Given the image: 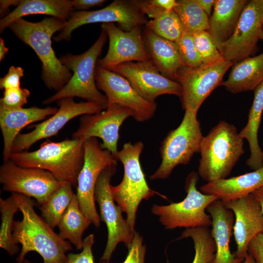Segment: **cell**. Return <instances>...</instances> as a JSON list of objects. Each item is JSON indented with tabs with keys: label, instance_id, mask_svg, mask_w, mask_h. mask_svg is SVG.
<instances>
[{
	"label": "cell",
	"instance_id": "6da1fadb",
	"mask_svg": "<svg viewBox=\"0 0 263 263\" xmlns=\"http://www.w3.org/2000/svg\"><path fill=\"white\" fill-rule=\"evenodd\" d=\"M12 194L22 214L21 220L14 221L13 227L14 241L21 245L17 263H23L28 252L35 251L42 257L43 263H65L66 253L72 249L70 243L37 214L35 203L29 197L18 193Z\"/></svg>",
	"mask_w": 263,
	"mask_h": 263
},
{
	"label": "cell",
	"instance_id": "7a4b0ae2",
	"mask_svg": "<svg viewBox=\"0 0 263 263\" xmlns=\"http://www.w3.org/2000/svg\"><path fill=\"white\" fill-rule=\"evenodd\" d=\"M63 27L64 22L52 17L38 22L22 18L9 27L18 38L35 51L42 63V80L48 89L56 92L60 90L72 76V73L56 57L52 45L53 35L60 32Z\"/></svg>",
	"mask_w": 263,
	"mask_h": 263
},
{
	"label": "cell",
	"instance_id": "3957f363",
	"mask_svg": "<svg viewBox=\"0 0 263 263\" xmlns=\"http://www.w3.org/2000/svg\"><path fill=\"white\" fill-rule=\"evenodd\" d=\"M84 141L74 138L60 142L47 140L33 151L12 152L9 159L21 167L47 170L60 182L76 187L84 163Z\"/></svg>",
	"mask_w": 263,
	"mask_h": 263
},
{
	"label": "cell",
	"instance_id": "277c9868",
	"mask_svg": "<svg viewBox=\"0 0 263 263\" xmlns=\"http://www.w3.org/2000/svg\"><path fill=\"white\" fill-rule=\"evenodd\" d=\"M198 173L207 183L226 178L244 153V139L236 128L224 120L204 136Z\"/></svg>",
	"mask_w": 263,
	"mask_h": 263
},
{
	"label": "cell",
	"instance_id": "5b68a950",
	"mask_svg": "<svg viewBox=\"0 0 263 263\" xmlns=\"http://www.w3.org/2000/svg\"><path fill=\"white\" fill-rule=\"evenodd\" d=\"M107 37L105 30L102 29L97 40L86 51L80 55L68 53L59 58L61 63L72 71V76L60 90L45 99L43 104H49L63 98L77 97L107 109V97L98 89L95 78L98 58Z\"/></svg>",
	"mask_w": 263,
	"mask_h": 263
},
{
	"label": "cell",
	"instance_id": "8992f818",
	"mask_svg": "<svg viewBox=\"0 0 263 263\" xmlns=\"http://www.w3.org/2000/svg\"><path fill=\"white\" fill-rule=\"evenodd\" d=\"M144 148L140 141L125 143L122 149L113 155L124 167L122 180L118 185L111 186L113 199L126 214V220L134 230L136 212L140 203L147 200L156 192L150 189L146 180L140 162Z\"/></svg>",
	"mask_w": 263,
	"mask_h": 263
},
{
	"label": "cell",
	"instance_id": "52a82bcc",
	"mask_svg": "<svg viewBox=\"0 0 263 263\" xmlns=\"http://www.w3.org/2000/svg\"><path fill=\"white\" fill-rule=\"evenodd\" d=\"M198 176V173L192 171L187 176L185 186L187 194L183 201L168 205L152 206L151 212L158 217L165 229L208 227L211 225V217L206 210L210 204L219 198L197 189Z\"/></svg>",
	"mask_w": 263,
	"mask_h": 263
},
{
	"label": "cell",
	"instance_id": "ba28073f",
	"mask_svg": "<svg viewBox=\"0 0 263 263\" xmlns=\"http://www.w3.org/2000/svg\"><path fill=\"white\" fill-rule=\"evenodd\" d=\"M197 113L186 110L180 125L170 131L161 143V162L150 176L152 180L165 179L179 165L188 164L196 153L200 152L203 135Z\"/></svg>",
	"mask_w": 263,
	"mask_h": 263
},
{
	"label": "cell",
	"instance_id": "9c48e42d",
	"mask_svg": "<svg viewBox=\"0 0 263 263\" xmlns=\"http://www.w3.org/2000/svg\"><path fill=\"white\" fill-rule=\"evenodd\" d=\"M116 165L104 169L100 174L95 188L94 199L99 207L100 219L106 225L108 239L106 247L100 260L101 263H109L119 243L128 248L131 244L135 230L122 215L120 207L115 203L111 189V180L116 172Z\"/></svg>",
	"mask_w": 263,
	"mask_h": 263
},
{
	"label": "cell",
	"instance_id": "30bf717a",
	"mask_svg": "<svg viewBox=\"0 0 263 263\" xmlns=\"http://www.w3.org/2000/svg\"><path fill=\"white\" fill-rule=\"evenodd\" d=\"M148 21L140 8L138 0H114L98 10L74 11L54 40L69 41L75 30L87 24L117 22L121 29L130 31L136 26L146 25Z\"/></svg>",
	"mask_w": 263,
	"mask_h": 263
},
{
	"label": "cell",
	"instance_id": "8fae6325",
	"mask_svg": "<svg viewBox=\"0 0 263 263\" xmlns=\"http://www.w3.org/2000/svg\"><path fill=\"white\" fill-rule=\"evenodd\" d=\"M84 149V163L77 177L76 195L83 214L98 227L101 219L95 205V186L102 171L109 166L117 165V160L110 151L101 148L96 138L85 140Z\"/></svg>",
	"mask_w": 263,
	"mask_h": 263
},
{
	"label": "cell",
	"instance_id": "7c38bea8",
	"mask_svg": "<svg viewBox=\"0 0 263 263\" xmlns=\"http://www.w3.org/2000/svg\"><path fill=\"white\" fill-rule=\"evenodd\" d=\"M234 63L221 60L189 68L184 67L180 72L177 82L182 89V107L198 113L205 100L217 87L222 85L223 77Z\"/></svg>",
	"mask_w": 263,
	"mask_h": 263
},
{
	"label": "cell",
	"instance_id": "4fadbf2b",
	"mask_svg": "<svg viewBox=\"0 0 263 263\" xmlns=\"http://www.w3.org/2000/svg\"><path fill=\"white\" fill-rule=\"evenodd\" d=\"M0 183L3 190L33 197L38 205L63 183L47 170L21 167L10 159L3 161L0 166Z\"/></svg>",
	"mask_w": 263,
	"mask_h": 263
},
{
	"label": "cell",
	"instance_id": "5bb4252c",
	"mask_svg": "<svg viewBox=\"0 0 263 263\" xmlns=\"http://www.w3.org/2000/svg\"><path fill=\"white\" fill-rule=\"evenodd\" d=\"M263 24L262 0H248L233 34L223 45L224 58L235 63L253 56L259 50L257 44Z\"/></svg>",
	"mask_w": 263,
	"mask_h": 263
},
{
	"label": "cell",
	"instance_id": "9a60e30c",
	"mask_svg": "<svg viewBox=\"0 0 263 263\" xmlns=\"http://www.w3.org/2000/svg\"><path fill=\"white\" fill-rule=\"evenodd\" d=\"M58 111L42 122L31 126L30 132L20 133L15 138L12 147V153L26 150L32 145L43 139L56 135L69 121L85 114L101 112L103 108L92 102H76L73 97L63 98L57 101Z\"/></svg>",
	"mask_w": 263,
	"mask_h": 263
},
{
	"label": "cell",
	"instance_id": "2e32d148",
	"mask_svg": "<svg viewBox=\"0 0 263 263\" xmlns=\"http://www.w3.org/2000/svg\"><path fill=\"white\" fill-rule=\"evenodd\" d=\"M108 70L125 78L137 93L148 101L155 102L157 97L167 94L182 97L180 84L164 76L152 60L124 63Z\"/></svg>",
	"mask_w": 263,
	"mask_h": 263
},
{
	"label": "cell",
	"instance_id": "e0dca14e",
	"mask_svg": "<svg viewBox=\"0 0 263 263\" xmlns=\"http://www.w3.org/2000/svg\"><path fill=\"white\" fill-rule=\"evenodd\" d=\"M95 78L98 89L105 93L107 107L118 104L128 108L133 113L134 119L140 122L148 121L154 116L156 103L142 97L120 75L97 65Z\"/></svg>",
	"mask_w": 263,
	"mask_h": 263
},
{
	"label": "cell",
	"instance_id": "ac0fdd59",
	"mask_svg": "<svg viewBox=\"0 0 263 263\" xmlns=\"http://www.w3.org/2000/svg\"><path fill=\"white\" fill-rule=\"evenodd\" d=\"M131 116H133L132 111L118 104L109 106L106 111L97 113L83 115L72 138L85 141L91 138H99L102 141L101 148L114 155L118 152L120 127Z\"/></svg>",
	"mask_w": 263,
	"mask_h": 263
},
{
	"label": "cell",
	"instance_id": "d6986e66",
	"mask_svg": "<svg viewBox=\"0 0 263 263\" xmlns=\"http://www.w3.org/2000/svg\"><path fill=\"white\" fill-rule=\"evenodd\" d=\"M101 28L107 34L109 46L105 56L98 60V66L108 70L124 63L151 60L141 26L125 31L114 23H102Z\"/></svg>",
	"mask_w": 263,
	"mask_h": 263
},
{
	"label": "cell",
	"instance_id": "ffe728a7",
	"mask_svg": "<svg viewBox=\"0 0 263 263\" xmlns=\"http://www.w3.org/2000/svg\"><path fill=\"white\" fill-rule=\"evenodd\" d=\"M234 213L233 234L237 245L236 259L244 261L250 243L263 232V214L252 193L238 199L224 202Z\"/></svg>",
	"mask_w": 263,
	"mask_h": 263
},
{
	"label": "cell",
	"instance_id": "44dd1931",
	"mask_svg": "<svg viewBox=\"0 0 263 263\" xmlns=\"http://www.w3.org/2000/svg\"><path fill=\"white\" fill-rule=\"evenodd\" d=\"M58 109L56 107L41 108L35 106L10 108L0 105V128L3 140V161L9 159L13 143L23 128L52 116Z\"/></svg>",
	"mask_w": 263,
	"mask_h": 263
},
{
	"label": "cell",
	"instance_id": "7402d4cb",
	"mask_svg": "<svg viewBox=\"0 0 263 263\" xmlns=\"http://www.w3.org/2000/svg\"><path fill=\"white\" fill-rule=\"evenodd\" d=\"M207 210L211 217V234L216 247L214 263H241L243 261L236 259L230 248L234 213L220 199L210 204Z\"/></svg>",
	"mask_w": 263,
	"mask_h": 263
},
{
	"label": "cell",
	"instance_id": "603a6c76",
	"mask_svg": "<svg viewBox=\"0 0 263 263\" xmlns=\"http://www.w3.org/2000/svg\"><path fill=\"white\" fill-rule=\"evenodd\" d=\"M263 186V167L252 172L202 185L200 191L217 196L223 202L236 200Z\"/></svg>",
	"mask_w": 263,
	"mask_h": 263
},
{
	"label": "cell",
	"instance_id": "cb8c5ba5",
	"mask_svg": "<svg viewBox=\"0 0 263 263\" xmlns=\"http://www.w3.org/2000/svg\"><path fill=\"white\" fill-rule=\"evenodd\" d=\"M144 39L151 59L160 73L177 82L180 71L186 66L175 42L157 36L146 27Z\"/></svg>",
	"mask_w": 263,
	"mask_h": 263
},
{
	"label": "cell",
	"instance_id": "d4e9b609",
	"mask_svg": "<svg viewBox=\"0 0 263 263\" xmlns=\"http://www.w3.org/2000/svg\"><path fill=\"white\" fill-rule=\"evenodd\" d=\"M246 0H216L209 19L207 32L221 53L223 44L233 34Z\"/></svg>",
	"mask_w": 263,
	"mask_h": 263
},
{
	"label": "cell",
	"instance_id": "484cf974",
	"mask_svg": "<svg viewBox=\"0 0 263 263\" xmlns=\"http://www.w3.org/2000/svg\"><path fill=\"white\" fill-rule=\"evenodd\" d=\"M74 10L70 0H20L18 5L0 20V32L18 19L31 15H46L65 22Z\"/></svg>",
	"mask_w": 263,
	"mask_h": 263
},
{
	"label": "cell",
	"instance_id": "4316f807",
	"mask_svg": "<svg viewBox=\"0 0 263 263\" xmlns=\"http://www.w3.org/2000/svg\"><path fill=\"white\" fill-rule=\"evenodd\" d=\"M263 82V53L234 63L222 86L233 94L254 90Z\"/></svg>",
	"mask_w": 263,
	"mask_h": 263
},
{
	"label": "cell",
	"instance_id": "83f0119b",
	"mask_svg": "<svg viewBox=\"0 0 263 263\" xmlns=\"http://www.w3.org/2000/svg\"><path fill=\"white\" fill-rule=\"evenodd\" d=\"M254 91V99L247 123L239 132L240 136L248 142L250 154L246 164L253 170L263 167V151L259 146L258 137L263 112V82Z\"/></svg>",
	"mask_w": 263,
	"mask_h": 263
},
{
	"label": "cell",
	"instance_id": "f1b7e54d",
	"mask_svg": "<svg viewBox=\"0 0 263 263\" xmlns=\"http://www.w3.org/2000/svg\"><path fill=\"white\" fill-rule=\"evenodd\" d=\"M92 222L83 214L76 194L60 219L58 224L59 235L72 243L79 250L82 249L84 232Z\"/></svg>",
	"mask_w": 263,
	"mask_h": 263
},
{
	"label": "cell",
	"instance_id": "f546056e",
	"mask_svg": "<svg viewBox=\"0 0 263 263\" xmlns=\"http://www.w3.org/2000/svg\"><path fill=\"white\" fill-rule=\"evenodd\" d=\"M73 186L63 183L42 204L38 205L44 221L52 228L57 226L62 215L70 204L75 194Z\"/></svg>",
	"mask_w": 263,
	"mask_h": 263
},
{
	"label": "cell",
	"instance_id": "4dcf8cb0",
	"mask_svg": "<svg viewBox=\"0 0 263 263\" xmlns=\"http://www.w3.org/2000/svg\"><path fill=\"white\" fill-rule=\"evenodd\" d=\"M173 10L180 19L183 32L192 35L208 30L209 18L196 0H177Z\"/></svg>",
	"mask_w": 263,
	"mask_h": 263
},
{
	"label": "cell",
	"instance_id": "1f68e13d",
	"mask_svg": "<svg viewBox=\"0 0 263 263\" xmlns=\"http://www.w3.org/2000/svg\"><path fill=\"white\" fill-rule=\"evenodd\" d=\"M188 238H191L194 244L195 255L192 263H210L214 260L216 247L208 227L186 229L179 239Z\"/></svg>",
	"mask_w": 263,
	"mask_h": 263
},
{
	"label": "cell",
	"instance_id": "d6a6232c",
	"mask_svg": "<svg viewBox=\"0 0 263 263\" xmlns=\"http://www.w3.org/2000/svg\"><path fill=\"white\" fill-rule=\"evenodd\" d=\"M19 211V207L12 194L6 199L0 198V246L11 256L17 254L19 249L13 237L14 216Z\"/></svg>",
	"mask_w": 263,
	"mask_h": 263
},
{
	"label": "cell",
	"instance_id": "836d02e7",
	"mask_svg": "<svg viewBox=\"0 0 263 263\" xmlns=\"http://www.w3.org/2000/svg\"><path fill=\"white\" fill-rule=\"evenodd\" d=\"M146 27L157 36L174 42L183 33L180 19L173 10L160 11L148 21Z\"/></svg>",
	"mask_w": 263,
	"mask_h": 263
},
{
	"label": "cell",
	"instance_id": "e575fe53",
	"mask_svg": "<svg viewBox=\"0 0 263 263\" xmlns=\"http://www.w3.org/2000/svg\"><path fill=\"white\" fill-rule=\"evenodd\" d=\"M192 36L203 64L211 63L224 59L207 31H198Z\"/></svg>",
	"mask_w": 263,
	"mask_h": 263
},
{
	"label": "cell",
	"instance_id": "d590c367",
	"mask_svg": "<svg viewBox=\"0 0 263 263\" xmlns=\"http://www.w3.org/2000/svg\"><path fill=\"white\" fill-rule=\"evenodd\" d=\"M175 43L186 67L194 68L203 64L195 46L192 35L183 31L181 37Z\"/></svg>",
	"mask_w": 263,
	"mask_h": 263
},
{
	"label": "cell",
	"instance_id": "8d00e7d4",
	"mask_svg": "<svg viewBox=\"0 0 263 263\" xmlns=\"http://www.w3.org/2000/svg\"><path fill=\"white\" fill-rule=\"evenodd\" d=\"M30 94V91L26 88L4 90L3 96L0 99V105L10 108H23Z\"/></svg>",
	"mask_w": 263,
	"mask_h": 263
},
{
	"label": "cell",
	"instance_id": "74e56055",
	"mask_svg": "<svg viewBox=\"0 0 263 263\" xmlns=\"http://www.w3.org/2000/svg\"><path fill=\"white\" fill-rule=\"evenodd\" d=\"M128 249L127 256L122 263H144L146 246L143 244L142 237L136 231H134L132 242Z\"/></svg>",
	"mask_w": 263,
	"mask_h": 263
},
{
	"label": "cell",
	"instance_id": "f35d334b",
	"mask_svg": "<svg viewBox=\"0 0 263 263\" xmlns=\"http://www.w3.org/2000/svg\"><path fill=\"white\" fill-rule=\"evenodd\" d=\"M94 242V235L91 234L84 240L82 251L78 254L69 253L65 263H94L92 247Z\"/></svg>",
	"mask_w": 263,
	"mask_h": 263
},
{
	"label": "cell",
	"instance_id": "ab89813d",
	"mask_svg": "<svg viewBox=\"0 0 263 263\" xmlns=\"http://www.w3.org/2000/svg\"><path fill=\"white\" fill-rule=\"evenodd\" d=\"M24 71L21 67L11 66L7 74L0 79V89L4 90L20 88V80L24 76Z\"/></svg>",
	"mask_w": 263,
	"mask_h": 263
},
{
	"label": "cell",
	"instance_id": "60d3db41",
	"mask_svg": "<svg viewBox=\"0 0 263 263\" xmlns=\"http://www.w3.org/2000/svg\"><path fill=\"white\" fill-rule=\"evenodd\" d=\"M248 254L252 257L255 263H263V232L250 243Z\"/></svg>",
	"mask_w": 263,
	"mask_h": 263
},
{
	"label": "cell",
	"instance_id": "b9f144b4",
	"mask_svg": "<svg viewBox=\"0 0 263 263\" xmlns=\"http://www.w3.org/2000/svg\"><path fill=\"white\" fill-rule=\"evenodd\" d=\"M106 1L105 0H72L71 3L74 9L88 11L92 7L101 6Z\"/></svg>",
	"mask_w": 263,
	"mask_h": 263
},
{
	"label": "cell",
	"instance_id": "7bdbcfd3",
	"mask_svg": "<svg viewBox=\"0 0 263 263\" xmlns=\"http://www.w3.org/2000/svg\"><path fill=\"white\" fill-rule=\"evenodd\" d=\"M152 4L154 5L165 11H171L177 5V0H148Z\"/></svg>",
	"mask_w": 263,
	"mask_h": 263
},
{
	"label": "cell",
	"instance_id": "ee69618b",
	"mask_svg": "<svg viewBox=\"0 0 263 263\" xmlns=\"http://www.w3.org/2000/svg\"><path fill=\"white\" fill-rule=\"evenodd\" d=\"M19 0H0V14L3 16H6L8 15L7 12L9 11V8L11 5H14L16 7L19 4Z\"/></svg>",
	"mask_w": 263,
	"mask_h": 263
},
{
	"label": "cell",
	"instance_id": "f6af8a7d",
	"mask_svg": "<svg viewBox=\"0 0 263 263\" xmlns=\"http://www.w3.org/2000/svg\"><path fill=\"white\" fill-rule=\"evenodd\" d=\"M202 9L208 17L211 16L213 6H214V0H196Z\"/></svg>",
	"mask_w": 263,
	"mask_h": 263
},
{
	"label": "cell",
	"instance_id": "bcb514c9",
	"mask_svg": "<svg viewBox=\"0 0 263 263\" xmlns=\"http://www.w3.org/2000/svg\"><path fill=\"white\" fill-rule=\"evenodd\" d=\"M252 194L259 203L263 214V186L254 191Z\"/></svg>",
	"mask_w": 263,
	"mask_h": 263
},
{
	"label": "cell",
	"instance_id": "7dc6e473",
	"mask_svg": "<svg viewBox=\"0 0 263 263\" xmlns=\"http://www.w3.org/2000/svg\"><path fill=\"white\" fill-rule=\"evenodd\" d=\"M8 48L5 45L3 39L0 38V61H1L8 52Z\"/></svg>",
	"mask_w": 263,
	"mask_h": 263
},
{
	"label": "cell",
	"instance_id": "c3c4849f",
	"mask_svg": "<svg viewBox=\"0 0 263 263\" xmlns=\"http://www.w3.org/2000/svg\"><path fill=\"white\" fill-rule=\"evenodd\" d=\"M244 261V263H255L252 257L248 254L247 255Z\"/></svg>",
	"mask_w": 263,
	"mask_h": 263
},
{
	"label": "cell",
	"instance_id": "681fc988",
	"mask_svg": "<svg viewBox=\"0 0 263 263\" xmlns=\"http://www.w3.org/2000/svg\"><path fill=\"white\" fill-rule=\"evenodd\" d=\"M260 38V39L263 40V24L262 25V28H261V30Z\"/></svg>",
	"mask_w": 263,
	"mask_h": 263
},
{
	"label": "cell",
	"instance_id": "f907efd6",
	"mask_svg": "<svg viewBox=\"0 0 263 263\" xmlns=\"http://www.w3.org/2000/svg\"><path fill=\"white\" fill-rule=\"evenodd\" d=\"M24 263H32V262H30V261H28L27 260H24Z\"/></svg>",
	"mask_w": 263,
	"mask_h": 263
},
{
	"label": "cell",
	"instance_id": "816d5d0a",
	"mask_svg": "<svg viewBox=\"0 0 263 263\" xmlns=\"http://www.w3.org/2000/svg\"><path fill=\"white\" fill-rule=\"evenodd\" d=\"M210 263H214V259L213 261H212Z\"/></svg>",
	"mask_w": 263,
	"mask_h": 263
},
{
	"label": "cell",
	"instance_id": "f5cc1de1",
	"mask_svg": "<svg viewBox=\"0 0 263 263\" xmlns=\"http://www.w3.org/2000/svg\"><path fill=\"white\" fill-rule=\"evenodd\" d=\"M263 4V0H262Z\"/></svg>",
	"mask_w": 263,
	"mask_h": 263
}]
</instances>
